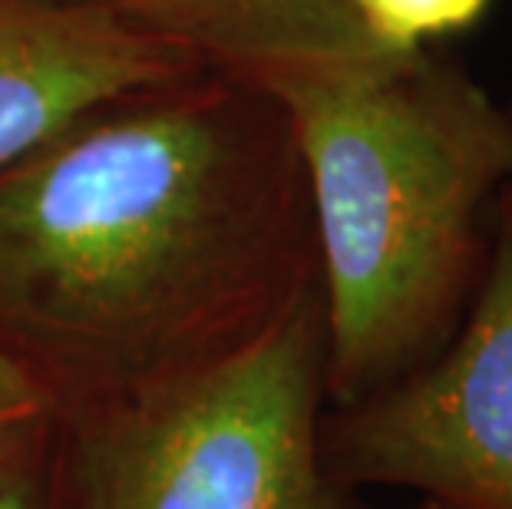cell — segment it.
<instances>
[{"instance_id":"6","label":"cell","mask_w":512,"mask_h":509,"mask_svg":"<svg viewBox=\"0 0 512 509\" xmlns=\"http://www.w3.org/2000/svg\"><path fill=\"white\" fill-rule=\"evenodd\" d=\"M205 70L285 96L407 57L367 34L354 0H90ZM417 53V50H413Z\"/></svg>"},{"instance_id":"8","label":"cell","mask_w":512,"mask_h":509,"mask_svg":"<svg viewBox=\"0 0 512 509\" xmlns=\"http://www.w3.org/2000/svg\"><path fill=\"white\" fill-rule=\"evenodd\" d=\"M0 509H63L53 417L30 427L0 457Z\"/></svg>"},{"instance_id":"4","label":"cell","mask_w":512,"mask_h":509,"mask_svg":"<svg viewBox=\"0 0 512 509\" xmlns=\"http://www.w3.org/2000/svg\"><path fill=\"white\" fill-rule=\"evenodd\" d=\"M324 473L344 493L400 490L446 509H512V186L453 338L384 391L328 407Z\"/></svg>"},{"instance_id":"2","label":"cell","mask_w":512,"mask_h":509,"mask_svg":"<svg viewBox=\"0 0 512 509\" xmlns=\"http://www.w3.org/2000/svg\"><path fill=\"white\" fill-rule=\"evenodd\" d=\"M278 100L318 238L328 407H347L413 374L460 328L493 245L486 215L512 186V116L430 50Z\"/></svg>"},{"instance_id":"10","label":"cell","mask_w":512,"mask_h":509,"mask_svg":"<svg viewBox=\"0 0 512 509\" xmlns=\"http://www.w3.org/2000/svg\"><path fill=\"white\" fill-rule=\"evenodd\" d=\"M410 509H446V506H437V503H423V500H417Z\"/></svg>"},{"instance_id":"9","label":"cell","mask_w":512,"mask_h":509,"mask_svg":"<svg viewBox=\"0 0 512 509\" xmlns=\"http://www.w3.org/2000/svg\"><path fill=\"white\" fill-rule=\"evenodd\" d=\"M47 417H53L47 397L14 364L0 357V457L17 437H24L30 427L43 424Z\"/></svg>"},{"instance_id":"11","label":"cell","mask_w":512,"mask_h":509,"mask_svg":"<svg viewBox=\"0 0 512 509\" xmlns=\"http://www.w3.org/2000/svg\"><path fill=\"white\" fill-rule=\"evenodd\" d=\"M506 110H509V116H512V96H509V100H506Z\"/></svg>"},{"instance_id":"3","label":"cell","mask_w":512,"mask_h":509,"mask_svg":"<svg viewBox=\"0 0 512 509\" xmlns=\"http://www.w3.org/2000/svg\"><path fill=\"white\" fill-rule=\"evenodd\" d=\"M321 288L248 348L57 420L63 509H357L324 473Z\"/></svg>"},{"instance_id":"5","label":"cell","mask_w":512,"mask_h":509,"mask_svg":"<svg viewBox=\"0 0 512 509\" xmlns=\"http://www.w3.org/2000/svg\"><path fill=\"white\" fill-rule=\"evenodd\" d=\"M189 53L90 0H0V166L146 86L189 77Z\"/></svg>"},{"instance_id":"7","label":"cell","mask_w":512,"mask_h":509,"mask_svg":"<svg viewBox=\"0 0 512 509\" xmlns=\"http://www.w3.org/2000/svg\"><path fill=\"white\" fill-rule=\"evenodd\" d=\"M354 7L380 47L413 53L483 24L493 0H354Z\"/></svg>"},{"instance_id":"1","label":"cell","mask_w":512,"mask_h":509,"mask_svg":"<svg viewBox=\"0 0 512 509\" xmlns=\"http://www.w3.org/2000/svg\"><path fill=\"white\" fill-rule=\"evenodd\" d=\"M321 288L288 106L215 70L0 166V357L53 417L248 348Z\"/></svg>"}]
</instances>
